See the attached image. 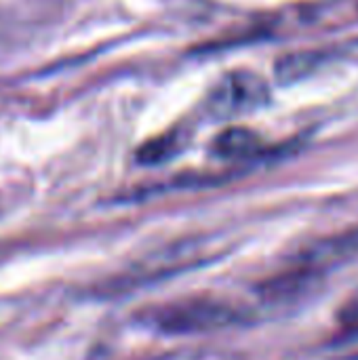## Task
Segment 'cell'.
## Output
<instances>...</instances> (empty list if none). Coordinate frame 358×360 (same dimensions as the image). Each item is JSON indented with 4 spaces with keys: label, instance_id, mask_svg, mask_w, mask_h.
I'll list each match as a JSON object with an SVG mask.
<instances>
[{
    "label": "cell",
    "instance_id": "1",
    "mask_svg": "<svg viewBox=\"0 0 358 360\" xmlns=\"http://www.w3.org/2000/svg\"><path fill=\"white\" fill-rule=\"evenodd\" d=\"M165 335H196L228 329L243 321L241 310L215 297H188L146 310L139 319Z\"/></svg>",
    "mask_w": 358,
    "mask_h": 360
},
{
    "label": "cell",
    "instance_id": "2",
    "mask_svg": "<svg viewBox=\"0 0 358 360\" xmlns=\"http://www.w3.org/2000/svg\"><path fill=\"white\" fill-rule=\"evenodd\" d=\"M270 101L268 82L251 70H234L222 76L207 95V112L215 118H236L262 110Z\"/></svg>",
    "mask_w": 358,
    "mask_h": 360
},
{
    "label": "cell",
    "instance_id": "3",
    "mask_svg": "<svg viewBox=\"0 0 358 360\" xmlns=\"http://www.w3.org/2000/svg\"><path fill=\"white\" fill-rule=\"evenodd\" d=\"M358 255V228L348 230L340 236H331L327 240H321L312 247H308L300 259L298 266L302 268H310L314 272H321L329 266L348 262L350 257Z\"/></svg>",
    "mask_w": 358,
    "mask_h": 360
},
{
    "label": "cell",
    "instance_id": "4",
    "mask_svg": "<svg viewBox=\"0 0 358 360\" xmlns=\"http://www.w3.org/2000/svg\"><path fill=\"white\" fill-rule=\"evenodd\" d=\"M211 150L224 160H247L262 152V139L251 129L230 127L213 139Z\"/></svg>",
    "mask_w": 358,
    "mask_h": 360
},
{
    "label": "cell",
    "instance_id": "5",
    "mask_svg": "<svg viewBox=\"0 0 358 360\" xmlns=\"http://www.w3.org/2000/svg\"><path fill=\"white\" fill-rule=\"evenodd\" d=\"M323 61V55L317 51H295L276 59L274 74L281 84H293L308 78Z\"/></svg>",
    "mask_w": 358,
    "mask_h": 360
},
{
    "label": "cell",
    "instance_id": "6",
    "mask_svg": "<svg viewBox=\"0 0 358 360\" xmlns=\"http://www.w3.org/2000/svg\"><path fill=\"white\" fill-rule=\"evenodd\" d=\"M181 135L179 133H167L156 139H150L137 150V160L141 165H160L169 158H173L181 150Z\"/></svg>",
    "mask_w": 358,
    "mask_h": 360
},
{
    "label": "cell",
    "instance_id": "7",
    "mask_svg": "<svg viewBox=\"0 0 358 360\" xmlns=\"http://www.w3.org/2000/svg\"><path fill=\"white\" fill-rule=\"evenodd\" d=\"M338 319L342 325L346 327H354L358 325V289L342 304L340 312H338Z\"/></svg>",
    "mask_w": 358,
    "mask_h": 360
},
{
    "label": "cell",
    "instance_id": "8",
    "mask_svg": "<svg viewBox=\"0 0 358 360\" xmlns=\"http://www.w3.org/2000/svg\"><path fill=\"white\" fill-rule=\"evenodd\" d=\"M344 360H358V354L357 356H348V359H344Z\"/></svg>",
    "mask_w": 358,
    "mask_h": 360
}]
</instances>
